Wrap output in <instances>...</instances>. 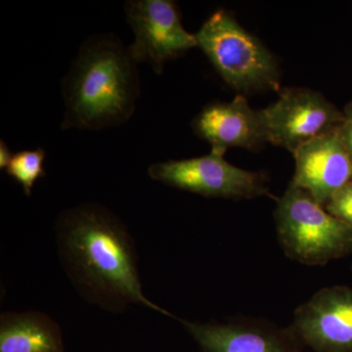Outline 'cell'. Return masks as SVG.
Listing matches in <instances>:
<instances>
[{"mask_svg": "<svg viewBox=\"0 0 352 352\" xmlns=\"http://www.w3.org/2000/svg\"><path fill=\"white\" fill-rule=\"evenodd\" d=\"M56 234L65 270L88 302L111 311L142 305L175 318L146 298L133 240L107 208L83 204L65 210Z\"/></svg>", "mask_w": 352, "mask_h": 352, "instance_id": "1", "label": "cell"}, {"mask_svg": "<svg viewBox=\"0 0 352 352\" xmlns=\"http://www.w3.org/2000/svg\"><path fill=\"white\" fill-rule=\"evenodd\" d=\"M136 65L116 34L85 39L62 80L61 129L101 131L131 119L140 96Z\"/></svg>", "mask_w": 352, "mask_h": 352, "instance_id": "2", "label": "cell"}, {"mask_svg": "<svg viewBox=\"0 0 352 352\" xmlns=\"http://www.w3.org/2000/svg\"><path fill=\"white\" fill-rule=\"evenodd\" d=\"M195 36L198 47L222 80L240 94L282 89L274 56L232 13L224 9L215 11Z\"/></svg>", "mask_w": 352, "mask_h": 352, "instance_id": "3", "label": "cell"}, {"mask_svg": "<svg viewBox=\"0 0 352 352\" xmlns=\"http://www.w3.org/2000/svg\"><path fill=\"white\" fill-rule=\"evenodd\" d=\"M274 219L280 245L293 261L325 265L352 254V226L293 185L278 199Z\"/></svg>", "mask_w": 352, "mask_h": 352, "instance_id": "4", "label": "cell"}, {"mask_svg": "<svg viewBox=\"0 0 352 352\" xmlns=\"http://www.w3.org/2000/svg\"><path fill=\"white\" fill-rule=\"evenodd\" d=\"M152 179L208 198L251 200L270 196L267 176L229 164L223 155L157 162L148 168Z\"/></svg>", "mask_w": 352, "mask_h": 352, "instance_id": "5", "label": "cell"}, {"mask_svg": "<svg viewBox=\"0 0 352 352\" xmlns=\"http://www.w3.org/2000/svg\"><path fill=\"white\" fill-rule=\"evenodd\" d=\"M126 19L134 34L127 46L136 64L151 65L162 75L164 65L198 47L195 34L184 29L177 4L170 0H131L126 3Z\"/></svg>", "mask_w": 352, "mask_h": 352, "instance_id": "6", "label": "cell"}, {"mask_svg": "<svg viewBox=\"0 0 352 352\" xmlns=\"http://www.w3.org/2000/svg\"><path fill=\"white\" fill-rule=\"evenodd\" d=\"M268 142L294 154L305 143L339 129L344 113L320 92L308 88H284L279 99L261 110Z\"/></svg>", "mask_w": 352, "mask_h": 352, "instance_id": "7", "label": "cell"}, {"mask_svg": "<svg viewBox=\"0 0 352 352\" xmlns=\"http://www.w3.org/2000/svg\"><path fill=\"white\" fill-rule=\"evenodd\" d=\"M291 329L316 352H352V288L321 289L296 308Z\"/></svg>", "mask_w": 352, "mask_h": 352, "instance_id": "8", "label": "cell"}, {"mask_svg": "<svg viewBox=\"0 0 352 352\" xmlns=\"http://www.w3.org/2000/svg\"><path fill=\"white\" fill-rule=\"evenodd\" d=\"M192 129L210 145V151L223 156L230 148L254 151L268 143L261 110L251 108L242 94L231 102L208 104L193 120Z\"/></svg>", "mask_w": 352, "mask_h": 352, "instance_id": "9", "label": "cell"}, {"mask_svg": "<svg viewBox=\"0 0 352 352\" xmlns=\"http://www.w3.org/2000/svg\"><path fill=\"white\" fill-rule=\"evenodd\" d=\"M293 155L296 168L289 184L307 192L322 207L352 179L351 157L338 129L305 143Z\"/></svg>", "mask_w": 352, "mask_h": 352, "instance_id": "10", "label": "cell"}, {"mask_svg": "<svg viewBox=\"0 0 352 352\" xmlns=\"http://www.w3.org/2000/svg\"><path fill=\"white\" fill-rule=\"evenodd\" d=\"M178 320L201 352H302L303 346L291 327L281 329L256 321L201 323Z\"/></svg>", "mask_w": 352, "mask_h": 352, "instance_id": "11", "label": "cell"}, {"mask_svg": "<svg viewBox=\"0 0 352 352\" xmlns=\"http://www.w3.org/2000/svg\"><path fill=\"white\" fill-rule=\"evenodd\" d=\"M61 331L38 311L6 312L0 317V352H63Z\"/></svg>", "mask_w": 352, "mask_h": 352, "instance_id": "12", "label": "cell"}, {"mask_svg": "<svg viewBox=\"0 0 352 352\" xmlns=\"http://www.w3.org/2000/svg\"><path fill=\"white\" fill-rule=\"evenodd\" d=\"M45 156L46 153L41 148L24 150L14 154L6 168L7 175L19 183L27 196H31L32 187L39 178L45 176Z\"/></svg>", "mask_w": 352, "mask_h": 352, "instance_id": "13", "label": "cell"}, {"mask_svg": "<svg viewBox=\"0 0 352 352\" xmlns=\"http://www.w3.org/2000/svg\"><path fill=\"white\" fill-rule=\"evenodd\" d=\"M325 208L333 217L352 226V179L331 198Z\"/></svg>", "mask_w": 352, "mask_h": 352, "instance_id": "14", "label": "cell"}, {"mask_svg": "<svg viewBox=\"0 0 352 352\" xmlns=\"http://www.w3.org/2000/svg\"><path fill=\"white\" fill-rule=\"evenodd\" d=\"M344 115V122L340 124L338 132L352 162V102L346 106Z\"/></svg>", "mask_w": 352, "mask_h": 352, "instance_id": "15", "label": "cell"}, {"mask_svg": "<svg viewBox=\"0 0 352 352\" xmlns=\"http://www.w3.org/2000/svg\"><path fill=\"white\" fill-rule=\"evenodd\" d=\"M12 157L13 154L9 150L6 143L3 140L0 141V168L1 170H6Z\"/></svg>", "mask_w": 352, "mask_h": 352, "instance_id": "16", "label": "cell"}]
</instances>
